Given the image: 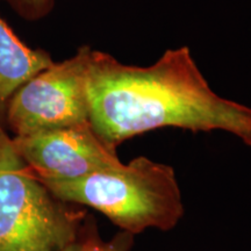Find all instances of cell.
I'll use <instances>...</instances> for the list:
<instances>
[{"label": "cell", "instance_id": "obj_5", "mask_svg": "<svg viewBox=\"0 0 251 251\" xmlns=\"http://www.w3.org/2000/svg\"><path fill=\"white\" fill-rule=\"evenodd\" d=\"M14 148L37 180H78L122 165L117 150L100 139L90 122L12 136Z\"/></svg>", "mask_w": 251, "mask_h": 251}, {"label": "cell", "instance_id": "obj_3", "mask_svg": "<svg viewBox=\"0 0 251 251\" xmlns=\"http://www.w3.org/2000/svg\"><path fill=\"white\" fill-rule=\"evenodd\" d=\"M86 215L36 179L0 128V251H62Z\"/></svg>", "mask_w": 251, "mask_h": 251}, {"label": "cell", "instance_id": "obj_7", "mask_svg": "<svg viewBox=\"0 0 251 251\" xmlns=\"http://www.w3.org/2000/svg\"><path fill=\"white\" fill-rule=\"evenodd\" d=\"M133 243L134 235L122 230L112 240H102L96 220L86 215L76 238L62 251H130Z\"/></svg>", "mask_w": 251, "mask_h": 251}, {"label": "cell", "instance_id": "obj_1", "mask_svg": "<svg viewBox=\"0 0 251 251\" xmlns=\"http://www.w3.org/2000/svg\"><path fill=\"white\" fill-rule=\"evenodd\" d=\"M89 121L109 148L158 128L227 131L251 147V107L220 97L184 46L149 67L92 49L86 80Z\"/></svg>", "mask_w": 251, "mask_h": 251}, {"label": "cell", "instance_id": "obj_6", "mask_svg": "<svg viewBox=\"0 0 251 251\" xmlns=\"http://www.w3.org/2000/svg\"><path fill=\"white\" fill-rule=\"evenodd\" d=\"M52 63L48 51L25 43L0 17V128L6 129V108L15 91Z\"/></svg>", "mask_w": 251, "mask_h": 251}, {"label": "cell", "instance_id": "obj_2", "mask_svg": "<svg viewBox=\"0 0 251 251\" xmlns=\"http://www.w3.org/2000/svg\"><path fill=\"white\" fill-rule=\"evenodd\" d=\"M57 199L96 209L122 231L171 230L184 214L172 166L140 156L128 164L71 181L42 183Z\"/></svg>", "mask_w": 251, "mask_h": 251}, {"label": "cell", "instance_id": "obj_4", "mask_svg": "<svg viewBox=\"0 0 251 251\" xmlns=\"http://www.w3.org/2000/svg\"><path fill=\"white\" fill-rule=\"evenodd\" d=\"M92 48L54 62L15 91L6 108L5 127L11 136L70 127L89 121L86 80Z\"/></svg>", "mask_w": 251, "mask_h": 251}, {"label": "cell", "instance_id": "obj_8", "mask_svg": "<svg viewBox=\"0 0 251 251\" xmlns=\"http://www.w3.org/2000/svg\"><path fill=\"white\" fill-rule=\"evenodd\" d=\"M7 4L15 14L26 21H39L48 17L56 0H0Z\"/></svg>", "mask_w": 251, "mask_h": 251}]
</instances>
